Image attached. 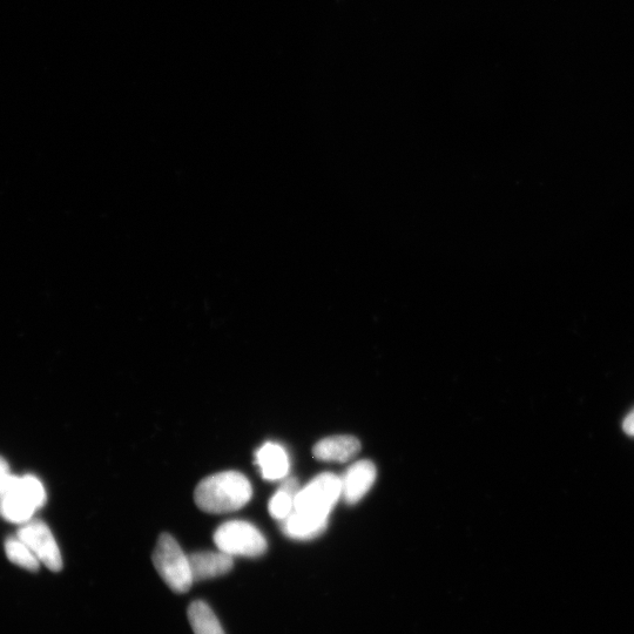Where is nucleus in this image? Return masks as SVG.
<instances>
[{
    "instance_id": "nucleus-8",
    "label": "nucleus",
    "mask_w": 634,
    "mask_h": 634,
    "mask_svg": "<svg viewBox=\"0 0 634 634\" xmlns=\"http://www.w3.org/2000/svg\"><path fill=\"white\" fill-rule=\"evenodd\" d=\"M188 557L194 583L225 576L234 566L233 557L220 550L195 552Z\"/></svg>"
},
{
    "instance_id": "nucleus-12",
    "label": "nucleus",
    "mask_w": 634,
    "mask_h": 634,
    "mask_svg": "<svg viewBox=\"0 0 634 634\" xmlns=\"http://www.w3.org/2000/svg\"><path fill=\"white\" fill-rule=\"evenodd\" d=\"M300 491L299 483L295 480V478H289L282 483L280 489L276 494L272 497L271 502H269V512L275 519H279V521H283L286 519L294 509V499L295 496L298 495Z\"/></svg>"
},
{
    "instance_id": "nucleus-5",
    "label": "nucleus",
    "mask_w": 634,
    "mask_h": 634,
    "mask_svg": "<svg viewBox=\"0 0 634 634\" xmlns=\"http://www.w3.org/2000/svg\"><path fill=\"white\" fill-rule=\"evenodd\" d=\"M218 549L232 557H260L267 551V541L251 523L231 521L221 524L214 534Z\"/></svg>"
},
{
    "instance_id": "nucleus-6",
    "label": "nucleus",
    "mask_w": 634,
    "mask_h": 634,
    "mask_svg": "<svg viewBox=\"0 0 634 634\" xmlns=\"http://www.w3.org/2000/svg\"><path fill=\"white\" fill-rule=\"evenodd\" d=\"M29 546L40 563L53 572L63 570L62 553L49 526L39 519H31L20 526L17 535Z\"/></svg>"
},
{
    "instance_id": "nucleus-3",
    "label": "nucleus",
    "mask_w": 634,
    "mask_h": 634,
    "mask_svg": "<svg viewBox=\"0 0 634 634\" xmlns=\"http://www.w3.org/2000/svg\"><path fill=\"white\" fill-rule=\"evenodd\" d=\"M46 499L44 485L36 476L10 474L0 480V517L5 521L15 524L31 521Z\"/></svg>"
},
{
    "instance_id": "nucleus-1",
    "label": "nucleus",
    "mask_w": 634,
    "mask_h": 634,
    "mask_svg": "<svg viewBox=\"0 0 634 634\" xmlns=\"http://www.w3.org/2000/svg\"><path fill=\"white\" fill-rule=\"evenodd\" d=\"M341 498V478L321 474L300 489L294 499V509L281 521L283 534L298 541H308L326 530L330 511Z\"/></svg>"
},
{
    "instance_id": "nucleus-13",
    "label": "nucleus",
    "mask_w": 634,
    "mask_h": 634,
    "mask_svg": "<svg viewBox=\"0 0 634 634\" xmlns=\"http://www.w3.org/2000/svg\"><path fill=\"white\" fill-rule=\"evenodd\" d=\"M5 552L11 563L25 570L38 571L40 565L38 558L18 536L6 539Z\"/></svg>"
},
{
    "instance_id": "nucleus-9",
    "label": "nucleus",
    "mask_w": 634,
    "mask_h": 634,
    "mask_svg": "<svg viewBox=\"0 0 634 634\" xmlns=\"http://www.w3.org/2000/svg\"><path fill=\"white\" fill-rule=\"evenodd\" d=\"M361 443L353 436H333L317 443L313 455L326 462H347L360 453Z\"/></svg>"
},
{
    "instance_id": "nucleus-2",
    "label": "nucleus",
    "mask_w": 634,
    "mask_h": 634,
    "mask_svg": "<svg viewBox=\"0 0 634 634\" xmlns=\"http://www.w3.org/2000/svg\"><path fill=\"white\" fill-rule=\"evenodd\" d=\"M253 489L238 471H225L202 480L194 492L195 503L208 514H228L251 501Z\"/></svg>"
},
{
    "instance_id": "nucleus-7",
    "label": "nucleus",
    "mask_w": 634,
    "mask_h": 634,
    "mask_svg": "<svg viewBox=\"0 0 634 634\" xmlns=\"http://www.w3.org/2000/svg\"><path fill=\"white\" fill-rule=\"evenodd\" d=\"M376 480V468L370 461H360L352 465L341 477V497L348 504L360 502L372 489Z\"/></svg>"
},
{
    "instance_id": "nucleus-14",
    "label": "nucleus",
    "mask_w": 634,
    "mask_h": 634,
    "mask_svg": "<svg viewBox=\"0 0 634 634\" xmlns=\"http://www.w3.org/2000/svg\"><path fill=\"white\" fill-rule=\"evenodd\" d=\"M623 429L627 435L634 437V408L625 417Z\"/></svg>"
},
{
    "instance_id": "nucleus-10",
    "label": "nucleus",
    "mask_w": 634,
    "mask_h": 634,
    "mask_svg": "<svg viewBox=\"0 0 634 634\" xmlns=\"http://www.w3.org/2000/svg\"><path fill=\"white\" fill-rule=\"evenodd\" d=\"M256 464L266 481L283 480L288 475L290 463L287 451L279 444L266 443L256 451Z\"/></svg>"
},
{
    "instance_id": "nucleus-15",
    "label": "nucleus",
    "mask_w": 634,
    "mask_h": 634,
    "mask_svg": "<svg viewBox=\"0 0 634 634\" xmlns=\"http://www.w3.org/2000/svg\"><path fill=\"white\" fill-rule=\"evenodd\" d=\"M10 465L6 462L5 458L0 456V480H3L4 477L10 475Z\"/></svg>"
},
{
    "instance_id": "nucleus-11",
    "label": "nucleus",
    "mask_w": 634,
    "mask_h": 634,
    "mask_svg": "<svg viewBox=\"0 0 634 634\" xmlns=\"http://www.w3.org/2000/svg\"><path fill=\"white\" fill-rule=\"evenodd\" d=\"M187 616L194 634H226L211 607L202 600L188 607Z\"/></svg>"
},
{
    "instance_id": "nucleus-4",
    "label": "nucleus",
    "mask_w": 634,
    "mask_h": 634,
    "mask_svg": "<svg viewBox=\"0 0 634 634\" xmlns=\"http://www.w3.org/2000/svg\"><path fill=\"white\" fill-rule=\"evenodd\" d=\"M153 564L161 578L173 592L186 593L194 583L190 557L170 534L159 537L153 552Z\"/></svg>"
}]
</instances>
